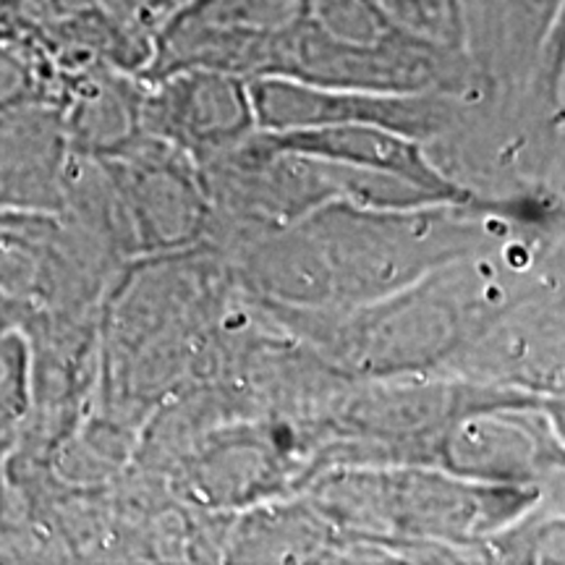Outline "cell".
Here are the masks:
<instances>
[{
    "label": "cell",
    "instance_id": "6da1fadb",
    "mask_svg": "<svg viewBox=\"0 0 565 565\" xmlns=\"http://www.w3.org/2000/svg\"><path fill=\"white\" fill-rule=\"evenodd\" d=\"M259 76L333 89L443 92L469 103L490 97L469 55L406 30L377 0H299L267 38Z\"/></svg>",
    "mask_w": 565,
    "mask_h": 565
},
{
    "label": "cell",
    "instance_id": "7a4b0ae2",
    "mask_svg": "<svg viewBox=\"0 0 565 565\" xmlns=\"http://www.w3.org/2000/svg\"><path fill=\"white\" fill-rule=\"evenodd\" d=\"M110 257L61 212L0 210V291L26 317H87Z\"/></svg>",
    "mask_w": 565,
    "mask_h": 565
},
{
    "label": "cell",
    "instance_id": "3957f363",
    "mask_svg": "<svg viewBox=\"0 0 565 565\" xmlns=\"http://www.w3.org/2000/svg\"><path fill=\"white\" fill-rule=\"evenodd\" d=\"M254 121L259 131L317 129V126L364 124L429 141L448 134L471 108L463 97L443 92H362L315 87L280 76L249 79Z\"/></svg>",
    "mask_w": 565,
    "mask_h": 565
},
{
    "label": "cell",
    "instance_id": "277c9868",
    "mask_svg": "<svg viewBox=\"0 0 565 565\" xmlns=\"http://www.w3.org/2000/svg\"><path fill=\"white\" fill-rule=\"evenodd\" d=\"M121 207L129 252H160L192 244L207 225L196 162L141 131L121 152L97 158Z\"/></svg>",
    "mask_w": 565,
    "mask_h": 565
},
{
    "label": "cell",
    "instance_id": "5b68a950",
    "mask_svg": "<svg viewBox=\"0 0 565 565\" xmlns=\"http://www.w3.org/2000/svg\"><path fill=\"white\" fill-rule=\"evenodd\" d=\"M141 131L207 166L257 131L249 79L207 68H183L145 82Z\"/></svg>",
    "mask_w": 565,
    "mask_h": 565
},
{
    "label": "cell",
    "instance_id": "8992f818",
    "mask_svg": "<svg viewBox=\"0 0 565 565\" xmlns=\"http://www.w3.org/2000/svg\"><path fill=\"white\" fill-rule=\"evenodd\" d=\"M254 139L275 152H291L301 158L335 162L353 171L398 179L443 204L469 200V192L435 166V160L427 154V141L380 129V126L341 124L294 131L257 129Z\"/></svg>",
    "mask_w": 565,
    "mask_h": 565
},
{
    "label": "cell",
    "instance_id": "52a82bcc",
    "mask_svg": "<svg viewBox=\"0 0 565 565\" xmlns=\"http://www.w3.org/2000/svg\"><path fill=\"white\" fill-rule=\"evenodd\" d=\"M563 0H463V51L487 95L532 79Z\"/></svg>",
    "mask_w": 565,
    "mask_h": 565
},
{
    "label": "cell",
    "instance_id": "ba28073f",
    "mask_svg": "<svg viewBox=\"0 0 565 565\" xmlns=\"http://www.w3.org/2000/svg\"><path fill=\"white\" fill-rule=\"evenodd\" d=\"M511 490H487V487L456 482L450 477L395 475L385 479V490L380 494L385 515L406 532L427 536H456L475 532L482 521L492 526V513H505L503 505Z\"/></svg>",
    "mask_w": 565,
    "mask_h": 565
},
{
    "label": "cell",
    "instance_id": "9c48e42d",
    "mask_svg": "<svg viewBox=\"0 0 565 565\" xmlns=\"http://www.w3.org/2000/svg\"><path fill=\"white\" fill-rule=\"evenodd\" d=\"M536 443L500 419H469L448 440L454 475L492 482H524L536 466Z\"/></svg>",
    "mask_w": 565,
    "mask_h": 565
},
{
    "label": "cell",
    "instance_id": "30bf717a",
    "mask_svg": "<svg viewBox=\"0 0 565 565\" xmlns=\"http://www.w3.org/2000/svg\"><path fill=\"white\" fill-rule=\"evenodd\" d=\"M32 349L24 330L0 335V463L32 419Z\"/></svg>",
    "mask_w": 565,
    "mask_h": 565
},
{
    "label": "cell",
    "instance_id": "8fae6325",
    "mask_svg": "<svg viewBox=\"0 0 565 565\" xmlns=\"http://www.w3.org/2000/svg\"><path fill=\"white\" fill-rule=\"evenodd\" d=\"M299 9V0H186L179 13L225 32L270 34Z\"/></svg>",
    "mask_w": 565,
    "mask_h": 565
},
{
    "label": "cell",
    "instance_id": "7c38bea8",
    "mask_svg": "<svg viewBox=\"0 0 565 565\" xmlns=\"http://www.w3.org/2000/svg\"><path fill=\"white\" fill-rule=\"evenodd\" d=\"M377 3L419 38L463 51V0H377Z\"/></svg>",
    "mask_w": 565,
    "mask_h": 565
},
{
    "label": "cell",
    "instance_id": "4fadbf2b",
    "mask_svg": "<svg viewBox=\"0 0 565 565\" xmlns=\"http://www.w3.org/2000/svg\"><path fill=\"white\" fill-rule=\"evenodd\" d=\"M24 103H47L45 92L30 63L0 45V110Z\"/></svg>",
    "mask_w": 565,
    "mask_h": 565
},
{
    "label": "cell",
    "instance_id": "5bb4252c",
    "mask_svg": "<svg viewBox=\"0 0 565 565\" xmlns=\"http://www.w3.org/2000/svg\"><path fill=\"white\" fill-rule=\"evenodd\" d=\"M100 3L126 26L152 40L158 26L179 9L183 0H100Z\"/></svg>",
    "mask_w": 565,
    "mask_h": 565
},
{
    "label": "cell",
    "instance_id": "9a60e30c",
    "mask_svg": "<svg viewBox=\"0 0 565 565\" xmlns=\"http://www.w3.org/2000/svg\"><path fill=\"white\" fill-rule=\"evenodd\" d=\"M26 309L19 301H13L9 294L0 291V335L11 333V330L24 328Z\"/></svg>",
    "mask_w": 565,
    "mask_h": 565
},
{
    "label": "cell",
    "instance_id": "2e32d148",
    "mask_svg": "<svg viewBox=\"0 0 565 565\" xmlns=\"http://www.w3.org/2000/svg\"><path fill=\"white\" fill-rule=\"evenodd\" d=\"M183 3H186V0H183Z\"/></svg>",
    "mask_w": 565,
    "mask_h": 565
}]
</instances>
